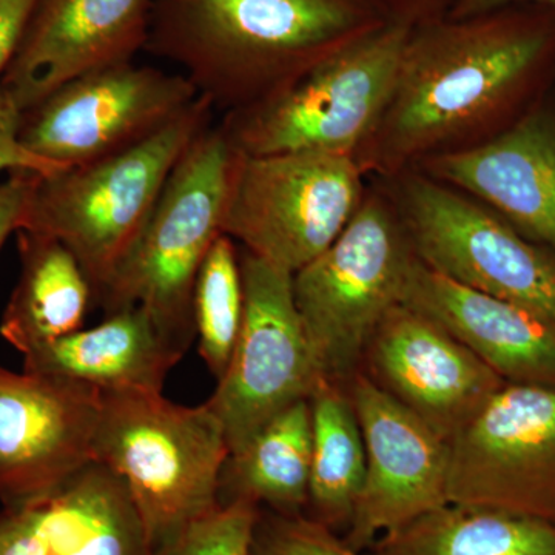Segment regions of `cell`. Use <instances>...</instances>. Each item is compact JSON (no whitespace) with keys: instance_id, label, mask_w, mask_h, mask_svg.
I'll return each mask as SVG.
<instances>
[{"instance_id":"obj_28","label":"cell","mask_w":555,"mask_h":555,"mask_svg":"<svg viewBox=\"0 0 555 555\" xmlns=\"http://www.w3.org/2000/svg\"><path fill=\"white\" fill-rule=\"evenodd\" d=\"M22 109L9 91L0 86V173L2 171H31L50 175L67 169L33 155L20 138Z\"/></svg>"},{"instance_id":"obj_22","label":"cell","mask_w":555,"mask_h":555,"mask_svg":"<svg viewBox=\"0 0 555 555\" xmlns=\"http://www.w3.org/2000/svg\"><path fill=\"white\" fill-rule=\"evenodd\" d=\"M367 555H555V524L451 503L378 537Z\"/></svg>"},{"instance_id":"obj_16","label":"cell","mask_w":555,"mask_h":555,"mask_svg":"<svg viewBox=\"0 0 555 555\" xmlns=\"http://www.w3.org/2000/svg\"><path fill=\"white\" fill-rule=\"evenodd\" d=\"M152 0H40L0 80L22 112L65 83L133 61L149 42Z\"/></svg>"},{"instance_id":"obj_24","label":"cell","mask_w":555,"mask_h":555,"mask_svg":"<svg viewBox=\"0 0 555 555\" xmlns=\"http://www.w3.org/2000/svg\"><path fill=\"white\" fill-rule=\"evenodd\" d=\"M312 463L305 516L335 532L349 528L366 477V449L345 386L321 379L310 397Z\"/></svg>"},{"instance_id":"obj_14","label":"cell","mask_w":555,"mask_h":555,"mask_svg":"<svg viewBox=\"0 0 555 555\" xmlns=\"http://www.w3.org/2000/svg\"><path fill=\"white\" fill-rule=\"evenodd\" d=\"M345 387L366 449V477L343 539L364 551L378 537L447 505L449 443L364 372Z\"/></svg>"},{"instance_id":"obj_29","label":"cell","mask_w":555,"mask_h":555,"mask_svg":"<svg viewBox=\"0 0 555 555\" xmlns=\"http://www.w3.org/2000/svg\"><path fill=\"white\" fill-rule=\"evenodd\" d=\"M46 505L0 513V555H47Z\"/></svg>"},{"instance_id":"obj_21","label":"cell","mask_w":555,"mask_h":555,"mask_svg":"<svg viewBox=\"0 0 555 555\" xmlns=\"http://www.w3.org/2000/svg\"><path fill=\"white\" fill-rule=\"evenodd\" d=\"M47 555H155L129 488L107 466H83L43 513Z\"/></svg>"},{"instance_id":"obj_1","label":"cell","mask_w":555,"mask_h":555,"mask_svg":"<svg viewBox=\"0 0 555 555\" xmlns=\"http://www.w3.org/2000/svg\"><path fill=\"white\" fill-rule=\"evenodd\" d=\"M555 75V11L516 5L409 33L392 93L356 159L386 179L502 133Z\"/></svg>"},{"instance_id":"obj_25","label":"cell","mask_w":555,"mask_h":555,"mask_svg":"<svg viewBox=\"0 0 555 555\" xmlns=\"http://www.w3.org/2000/svg\"><path fill=\"white\" fill-rule=\"evenodd\" d=\"M243 315L240 248L235 241L221 233L204 258L193 291L198 352L217 382L229 366L243 326Z\"/></svg>"},{"instance_id":"obj_3","label":"cell","mask_w":555,"mask_h":555,"mask_svg":"<svg viewBox=\"0 0 555 555\" xmlns=\"http://www.w3.org/2000/svg\"><path fill=\"white\" fill-rule=\"evenodd\" d=\"M93 454L129 488L156 555L219 505L230 451L206 403L184 406L158 390H101Z\"/></svg>"},{"instance_id":"obj_23","label":"cell","mask_w":555,"mask_h":555,"mask_svg":"<svg viewBox=\"0 0 555 555\" xmlns=\"http://www.w3.org/2000/svg\"><path fill=\"white\" fill-rule=\"evenodd\" d=\"M312 463L310 401H298L278 414L230 454L219 483V503H254L281 516H302L308 506Z\"/></svg>"},{"instance_id":"obj_13","label":"cell","mask_w":555,"mask_h":555,"mask_svg":"<svg viewBox=\"0 0 555 555\" xmlns=\"http://www.w3.org/2000/svg\"><path fill=\"white\" fill-rule=\"evenodd\" d=\"M101 390L0 366V505H46L94 462Z\"/></svg>"},{"instance_id":"obj_30","label":"cell","mask_w":555,"mask_h":555,"mask_svg":"<svg viewBox=\"0 0 555 555\" xmlns=\"http://www.w3.org/2000/svg\"><path fill=\"white\" fill-rule=\"evenodd\" d=\"M40 0H0V80L16 56Z\"/></svg>"},{"instance_id":"obj_2","label":"cell","mask_w":555,"mask_h":555,"mask_svg":"<svg viewBox=\"0 0 555 555\" xmlns=\"http://www.w3.org/2000/svg\"><path fill=\"white\" fill-rule=\"evenodd\" d=\"M390 24L372 0H156L149 39L225 113Z\"/></svg>"},{"instance_id":"obj_5","label":"cell","mask_w":555,"mask_h":555,"mask_svg":"<svg viewBox=\"0 0 555 555\" xmlns=\"http://www.w3.org/2000/svg\"><path fill=\"white\" fill-rule=\"evenodd\" d=\"M236 152L221 126L207 127L178 160L147 225L98 302L105 315L145 310L188 352L195 339L193 291L204 258L222 233Z\"/></svg>"},{"instance_id":"obj_19","label":"cell","mask_w":555,"mask_h":555,"mask_svg":"<svg viewBox=\"0 0 555 555\" xmlns=\"http://www.w3.org/2000/svg\"><path fill=\"white\" fill-rule=\"evenodd\" d=\"M184 356L145 310L129 308L33 350L24 356L22 369L98 390L163 392L171 369Z\"/></svg>"},{"instance_id":"obj_4","label":"cell","mask_w":555,"mask_h":555,"mask_svg":"<svg viewBox=\"0 0 555 555\" xmlns=\"http://www.w3.org/2000/svg\"><path fill=\"white\" fill-rule=\"evenodd\" d=\"M214 105L199 96L169 126L86 166L36 175L21 230L61 241L89 278L94 301L141 236L167 179Z\"/></svg>"},{"instance_id":"obj_33","label":"cell","mask_w":555,"mask_h":555,"mask_svg":"<svg viewBox=\"0 0 555 555\" xmlns=\"http://www.w3.org/2000/svg\"><path fill=\"white\" fill-rule=\"evenodd\" d=\"M516 5L545 7L555 11V0H456L447 17L463 20V17L478 16V14Z\"/></svg>"},{"instance_id":"obj_10","label":"cell","mask_w":555,"mask_h":555,"mask_svg":"<svg viewBox=\"0 0 555 555\" xmlns=\"http://www.w3.org/2000/svg\"><path fill=\"white\" fill-rule=\"evenodd\" d=\"M244 315L224 375L206 404L218 416L230 454L320 385L294 298V275L240 250ZM229 454V455H230Z\"/></svg>"},{"instance_id":"obj_20","label":"cell","mask_w":555,"mask_h":555,"mask_svg":"<svg viewBox=\"0 0 555 555\" xmlns=\"http://www.w3.org/2000/svg\"><path fill=\"white\" fill-rule=\"evenodd\" d=\"M21 272L0 320V337L22 357L83 327L94 292L61 241L17 230Z\"/></svg>"},{"instance_id":"obj_32","label":"cell","mask_w":555,"mask_h":555,"mask_svg":"<svg viewBox=\"0 0 555 555\" xmlns=\"http://www.w3.org/2000/svg\"><path fill=\"white\" fill-rule=\"evenodd\" d=\"M387 20L404 24L408 27H420L444 20L456 0H372Z\"/></svg>"},{"instance_id":"obj_17","label":"cell","mask_w":555,"mask_h":555,"mask_svg":"<svg viewBox=\"0 0 555 555\" xmlns=\"http://www.w3.org/2000/svg\"><path fill=\"white\" fill-rule=\"evenodd\" d=\"M555 251V104L540 100L502 133L414 167Z\"/></svg>"},{"instance_id":"obj_12","label":"cell","mask_w":555,"mask_h":555,"mask_svg":"<svg viewBox=\"0 0 555 555\" xmlns=\"http://www.w3.org/2000/svg\"><path fill=\"white\" fill-rule=\"evenodd\" d=\"M448 502L555 524V387L505 383L452 437Z\"/></svg>"},{"instance_id":"obj_11","label":"cell","mask_w":555,"mask_h":555,"mask_svg":"<svg viewBox=\"0 0 555 555\" xmlns=\"http://www.w3.org/2000/svg\"><path fill=\"white\" fill-rule=\"evenodd\" d=\"M198 98L182 73L124 62L80 76L24 109L20 138L56 166H86L158 133Z\"/></svg>"},{"instance_id":"obj_26","label":"cell","mask_w":555,"mask_h":555,"mask_svg":"<svg viewBox=\"0 0 555 555\" xmlns=\"http://www.w3.org/2000/svg\"><path fill=\"white\" fill-rule=\"evenodd\" d=\"M259 514L244 500L219 503L156 555H251Z\"/></svg>"},{"instance_id":"obj_31","label":"cell","mask_w":555,"mask_h":555,"mask_svg":"<svg viewBox=\"0 0 555 555\" xmlns=\"http://www.w3.org/2000/svg\"><path fill=\"white\" fill-rule=\"evenodd\" d=\"M36 175L39 173L13 171L0 182V250L7 240L22 228Z\"/></svg>"},{"instance_id":"obj_7","label":"cell","mask_w":555,"mask_h":555,"mask_svg":"<svg viewBox=\"0 0 555 555\" xmlns=\"http://www.w3.org/2000/svg\"><path fill=\"white\" fill-rule=\"evenodd\" d=\"M412 27L390 22L247 107L222 130L241 155L328 153L356 158L385 109Z\"/></svg>"},{"instance_id":"obj_18","label":"cell","mask_w":555,"mask_h":555,"mask_svg":"<svg viewBox=\"0 0 555 555\" xmlns=\"http://www.w3.org/2000/svg\"><path fill=\"white\" fill-rule=\"evenodd\" d=\"M401 305L447 328L503 382L555 387V326L528 309L463 286L418 255Z\"/></svg>"},{"instance_id":"obj_15","label":"cell","mask_w":555,"mask_h":555,"mask_svg":"<svg viewBox=\"0 0 555 555\" xmlns=\"http://www.w3.org/2000/svg\"><path fill=\"white\" fill-rule=\"evenodd\" d=\"M361 366L448 443L505 385L447 328L404 305L379 323Z\"/></svg>"},{"instance_id":"obj_6","label":"cell","mask_w":555,"mask_h":555,"mask_svg":"<svg viewBox=\"0 0 555 555\" xmlns=\"http://www.w3.org/2000/svg\"><path fill=\"white\" fill-rule=\"evenodd\" d=\"M415 255L396 206L378 184L366 190L338 238L294 273L295 305L321 377L346 386L360 371L372 335L401 305Z\"/></svg>"},{"instance_id":"obj_8","label":"cell","mask_w":555,"mask_h":555,"mask_svg":"<svg viewBox=\"0 0 555 555\" xmlns=\"http://www.w3.org/2000/svg\"><path fill=\"white\" fill-rule=\"evenodd\" d=\"M366 178L353 156L236 152L222 233L294 275L349 224L366 195Z\"/></svg>"},{"instance_id":"obj_9","label":"cell","mask_w":555,"mask_h":555,"mask_svg":"<svg viewBox=\"0 0 555 555\" xmlns=\"http://www.w3.org/2000/svg\"><path fill=\"white\" fill-rule=\"evenodd\" d=\"M377 182L425 264L555 326L554 250L525 238L483 204L420 170Z\"/></svg>"},{"instance_id":"obj_27","label":"cell","mask_w":555,"mask_h":555,"mask_svg":"<svg viewBox=\"0 0 555 555\" xmlns=\"http://www.w3.org/2000/svg\"><path fill=\"white\" fill-rule=\"evenodd\" d=\"M251 555H360V551L305 514L281 516L261 509Z\"/></svg>"}]
</instances>
